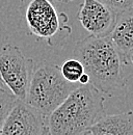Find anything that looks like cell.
Instances as JSON below:
<instances>
[{
  "label": "cell",
  "mask_w": 133,
  "mask_h": 135,
  "mask_svg": "<svg viewBox=\"0 0 133 135\" xmlns=\"http://www.w3.org/2000/svg\"><path fill=\"white\" fill-rule=\"evenodd\" d=\"M104 115L102 93L91 83L79 85L47 118L48 134L87 135Z\"/></svg>",
  "instance_id": "cell-2"
},
{
  "label": "cell",
  "mask_w": 133,
  "mask_h": 135,
  "mask_svg": "<svg viewBox=\"0 0 133 135\" xmlns=\"http://www.w3.org/2000/svg\"><path fill=\"white\" fill-rule=\"evenodd\" d=\"M92 135H133V112L104 115L89 129Z\"/></svg>",
  "instance_id": "cell-9"
},
{
  "label": "cell",
  "mask_w": 133,
  "mask_h": 135,
  "mask_svg": "<svg viewBox=\"0 0 133 135\" xmlns=\"http://www.w3.org/2000/svg\"><path fill=\"white\" fill-rule=\"evenodd\" d=\"M34 67L19 47L5 44L0 51V78L19 101L25 102Z\"/></svg>",
  "instance_id": "cell-5"
},
{
  "label": "cell",
  "mask_w": 133,
  "mask_h": 135,
  "mask_svg": "<svg viewBox=\"0 0 133 135\" xmlns=\"http://www.w3.org/2000/svg\"><path fill=\"white\" fill-rule=\"evenodd\" d=\"M108 36L127 64L126 57L133 52V7L116 15L113 29Z\"/></svg>",
  "instance_id": "cell-8"
},
{
  "label": "cell",
  "mask_w": 133,
  "mask_h": 135,
  "mask_svg": "<svg viewBox=\"0 0 133 135\" xmlns=\"http://www.w3.org/2000/svg\"><path fill=\"white\" fill-rule=\"evenodd\" d=\"M22 12L29 33L55 45L71 33L68 17L58 13L52 0H20Z\"/></svg>",
  "instance_id": "cell-4"
},
{
  "label": "cell",
  "mask_w": 133,
  "mask_h": 135,
  "mask_svg": "<svg viewBox=\"0 0 133 135\" xmlns=\"http://www.w3.org/2000/svg\"><path fill=\"white\" fill-rule=\"evenodd\" d=\"M3 82H2V80H1V78H0V87H3Z\"/></svg>",
  "instance_id": "cell-16"
},
{
  "label": "cell",
  "mask_w": 133,
  "mask_h": 135,
  "mask_svg": "<svg viewBox=\"0 0 133 135\" xmlns=\"http://www.w3.org/2000/svg\"><path fill=\"white\" fill-rule=\"evenodd\" d=\"M88 83H91V79H89V76H88L86 73H84L82 76L80 77V79H79V81H78V84L86 85V84H88Z\"/></svg>",
  "instance_id": "cell-13"
},
{
  "label": "cell",
  "mask_w": 133,
  "mask_h": 135,
  "mask_svg": "<svg viewBox=\"0 0 133 135\" xmlns=\"http://www.w3.org/2000/svg\"><path fill=\"white\" fill-rule=\"evenodd\" d=\"M0 135H49L47 118L25 102L18 101L5 119Z\"/></svg>",
  "instance_id": "cell-6"
},
{
  "label": "cell",
  "mask_w": 133,
  "mask_h": 135,
  "mask_svg": "<svg viewBox=\"0 0 133 135\" xmlns=\"http://www.w3.org/2000/svg\"><path fill=\"white\" fill-rule=\"evenodd\" d=\"M74 55L89 76L91 84L102 94L112 95L125 86L124 66L127 64L109 36L89 35L77 42Z\"/></svg>",
  "instance_id": "cell-1"
},
{
  "label": "cell",
  "mask_w": 133,
  "mask_h": 135,
  "mask_svg": "<svg viewBox=\"0 0 133 135\" xmlns=\"http://www.w3.org/2000/svg\"><path fill=\"white\" fill-rule=\"evenodd\" d=\"M116 12L101 0H83L77 19L91 35L108 36L116 19Z\"/></svg>",
  "instance_id": "cell-7"
},
{
  "label": "cell",
  "mask_w": 133,
  "mask_h": 135,
  "mask_svg": "<svg viewBox=\"0 0 133 135\" xmlns=\"http://www.w3.org/2000/svg\"><path fill=\"white\" fill-rule=\"evenodd\" d=\"M19 101L8 88L0 87V133L11 110Z\"/></svg>",
  "instance_id": "cell-11"
},
{
  "label": "cell",
  "mask_w": 133,
  "mask_h": 135,
  "mask_svg": "<svg viewBox=\"0 0 133 135\" xmlns=\"http://www.w3.org/2000/svg\"><path fill=\"white\" fill-rule=\"evenodd\" d=\"M126 60H127V64L131 62L133 65V52H131L130 54H128V56L126 57Z\"/></svg>",
  "instance_id": "cell-14"
},
{
  "label": "cell",
  "mask_w": 133,
  "mask_h": 135,
  "mask_svg": "<svg viewBox=\"0 0 133 135\" xmlns=\"http://www.w3.org/2000/svg\"><path fill=\"white\" fill-rule=\"evenodd\" d=\"M63 77L60 68L48 61L33 67L25 103L47 118L79 85Z\"/></svg>",
  "instance_id": "cell-3"
},
{
  "label": "cell",
  "mask_w": 133,
  "mask_h": 135,
  "mask_svg": "<svg viewBox=\"0 0 133 135\" xmlns=\"http://www.w3.org/2000/svg\"><path fill=\"white\" fill-rule=\"evenodd\" d=\"M108 6H110L116 14L132 8L133 7V0H101Z\"/></svg>",
  "instance_id": "cell-12"
},
{
  "label": "cell",
  "mask_w": 133,
  "mask_h": 135,
  "mask_svg": "<svg viewBox=\"0 0 133 135\" xmlns=\"http://www.w3.org/2000/svg\"><path fill=\"white\" fill-rule=\"evenodd\" d=\"M55 1H58V2H64V3H68V2H71L73 0H55Z\"/></svg>",
  "instance_id": "cell-15"
},
{
  "label": "cell",
  "mask_w": 133,
  "mask_h": 135,
  "mask_svg": "<svg viewBox=\"0 0 133 135\" xmlns=\"http://www.w3.org/2000/svg\"><path fill=\"white\" fill-rule=\"evenodd\" d=\"M60 72L63 77L71 83H78L80 77L85 73L82 64L76 58L66 59L60 68Z\"/></svg>",
  "instance_id": "cell-10"
}]
</instances>
